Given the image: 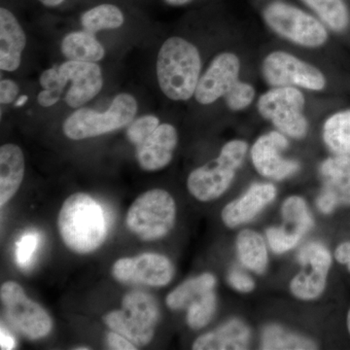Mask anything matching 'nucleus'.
Returning a JSON list of instances; mask_svg holds the SVG:
<instances>
[{"mask_svg": "<svg viewBox=\"0 0 350 350\" xmlns=\"http://www.w3.org/2000/svg\"><path fill=\"white\" fill-rule=\"evenodd\" d=\"M172 262L163 255L145 253L133 258H122L113 265L112 275L122 283H135L152 287L169 284L174 278Z\"/></svg>", "mask_w": 350, "mask_h": 350, "instance_id": "obj_12", "label": "nucleus"}, {"mask_svg": "<svg viewBox=\"0 0 350 350\" xmlns=\"http://www.w3.org/2000/svg\"><path fill=\"white\" fill-rule=\"evenodd\" d=\"M265 80L271 87H301L321 91L326 78L319 68L282 51L271 53L262 64Z\"/></svg>", "mask_w": 350, "mask_h": 350, "instance_id": "obj_10", "label": "nucleus"}, {"mask_svg": "<svg viewBox=\"0 0 350 350\" xmlns=\"http://www.w3.org/2000/svg\"><path fill=\"white\" fill-rule=\"evenodd\" d=\"M241 62L232 53H222L211 62L204 75L200 78L195 98L200 105L215 103L225 96L239 81Z\"/></svg>", "mask_w": 350, "mask_h": 350, "instance_id": "obj_15", "label": "nucleus"}, {"mask_svg": "<svg viewBox=\"0 0 350 350\" xmlns=\"http://www.w3.org/2000/svg\"><path fill=\"white\" fill-rule=\"evenodd\" d=\"M176 206L174 198L163 189H153L140 195L126 214L129 230L144 241L167 236L174 228Z\"/></svg>", "mask_w": 350, "mask_h": 350, "instance_id": "obj_4", "label": "nucleus"}, {"mask_svg": "<svg viewBox=\"0 0 350 350\" xmlns=\"http://www.w3.org/2000/svg\"><path fill=\"white\" fill-rule=\"evenodd\" d=\"M323 139L335 155L350 157V110L335 113L327 119Z\"/></svg>", "mask_w": 350, "mask_h": 350, "instance_id": "obj_25", "label": "nucleus"}, {"mask_svg": "<svg viewBox=\"0 0 350 350\" xmlns=\"http://www.w3.org/2000/svg\"><path fill=\"white\" fill-rule=\"evenodd\" d=\"M137 103L133 96L120 94L105 113L81 108L73 112L64 123L66 137L73 140L98 137L128 126L135 119Z\"/></svg>", "mask_w": 350, "mask_h": 350, "instance_id": "obj_7", "label": "nucleus"}, {"mask_svg": "<svg viewBox=\"0 0 350 350\" xmlns=\"http://www.w3.org/2000/svg\"><path fill=\"white\" fill-rule=\"evenodd\" d=\"M305 103L303 94L296 88H273L260 96L258 111L283 135L300 139L308 129L304 115Z\"/></svg>", "mask_w": 350, "mask_h": 350, "instance_id": "obj_8", "label": "nucleus"}, {"mask_svg": "<svg viewBox=\"0 0 350 350\" xmlns=\"http://www.w3.org/2000/svg\"><path fill=\"white\" fill-rule=\"evenodd\" d=\"M266 234L271 250L278 254H282L292 250L301 241L299 237L289 234L282 227L269 228L267 230Z\"/></svg>", "mask_w": 350, "mask_h": 350, "instance_id": "obj_34", "label": "nucleus"}, {"mask_svg": "<svg viewBox=\"0 0 350 350\" xmlns=\"http://www.w3.org/2000/svg\"><path fill=\"white\" fill-rule=\"evenodd\" d=\"M27 44L15 16L5 8L0 9V68L14 71L20 66L22 53Z\"/></svg>", "mask_w": 350, "mask_h": 350, "instance_id": "obj_19", "label": "nucleus"}, {"mask_svg": "<svg viewBox=\"0 0 350 350\" xmlns=\"http://www.w3.org/2000/svg\"><path fill=\"white\" fill-rule=\"evenodd\" d=\"M62 52L68 61L96 63L105 57V48L90 31L71 32L64 38Z\"/></svg>", "mask_w": 350, "mask_h": 350, "instance_id": "obj_22", "label": "nucleus"}, {"mask_svg": "<svg viewBox=\"0 0 350 350\" xmlns=\"http://www.w3.org/2000/svg\"><path fill=\"white\" fill-rule=\"evenodd\" d=\"M165 1L172 6H182L190 3L193 0H165Z\"/></svg>", "mask_w": 350, "mask_h": 350, "instance_id": "obj_41", "label": "nucleus"}, {"mask_svg": "<svg viewBox=\"0 0 350 350\" xmlns=\"http://www.w3.org/2000/svg\"><path fill=\"white\" fill-rule=\"evenodd\" d=\"M39 241H40V237L36 232H27L18 241L16 257L21 268H27L31 264L34 253L38 250Z\"/></svg>", "mask_w": 350, "mask_h": 350, "instance_id": "obj_33", "label": "nucleus"}, {"mask_svg": "<svg viewBox=\"0 0 350 350\" xmlns=\"http://www.w3.org/2000/svg\"><path fill=\"white\" fill-rule=\"evenodd\" d=\"M228 282L232 288L243 293H250L255 288V283L252 278L237 269H234L229 273Z\"/></svg>", "mask_w": 350, "mask_h": 350, "instance_id": "obj_36", "label": "nucleus"}, {"mask_svg": "<svg viewBox=\"0 0 350 350\" xmlns=\"http://www.w3.org/2000/svg\"><path fill=\"white\" fill-rule=\"evenodd\" d=\"M298 261L301 271L292 280L290 290L300 300H315L325 289L332 265L330 252L323 244L308 243L299 252Z\"/></svg>", "mask_w": 350, "mask_h": 350, "instance_id": "obj_11", "label": "nucleus"}, {"mask_svg": "<svg viewBox=\"0 0 350 350\" xmlns=\"http://www.w3.org/2000/svg\"><path fill=\"white\" fill-rule=\"evenodd\" d=\"M0 298L7 319L29 340L49 335L53 321L48 312L25 295L19 283L6 282L0 288Z\"/></svg>", "mask_w": 350, "mask_h": 350, "instance_id": "obj_9", "label": "nucleus"}, {"mask_svg": "<svg viewBox=\"0 0 350 350\" xmlns=\"http://www.w3.org/2000/svg\"><path fill=\"white\" fill-rule=\"evenodd\" d=\"M75 349L84 350V349H89V347H75Z\"/></svg>", "mask_w": 350, "mask_h": 350, "instance_id": "obj_45", "label": "nucleus"}, {"mask_svg": "<svg viewBox=\"0 0 350 350\" xmlns=\"http://www.w3.org/2000/svg\"><path fill=\"white\" fill-rule=\"evenodd\" d=\"M40 84L43 90L51 92L57 98H61L64 86L59 79V69L53 68L44 71L40 77Z\"/></svg>", "mask_w": 350, "mask_h": 350, "instance_id": "obj_35", "label": "nucleus"}, {"mask_svg": "<svg viewBox=\"0 0 350 350\" xmlns=\"http://www.w3.org/2000/svg\"><path fill=\"white\" fill-rule=\"evenodd\" d=\"M288 145L287 138L280 131H271L258 138L251 149V160L257 172L273 180H282L298 172V162L282 156Z\"/></svg>", "mask_w": 350, "mask_h": 350, "instance_id": "obj_13", "label": "nucleus"}, {"mask_svg": "<svg viewBox=\"0 0 350 350\" xmlns=\"http://www.w3.org/2000/svg\"><path fill=\"white\" fill-rule=\"evenodd\" d=\"M250 330L241 320L232 319L195 340L194 350H241L250 345Z\"/></svg>", "mask_w": 350, "mask_h": 350, "instance_id": "obj_20", "label": "nucleus"}, {"mask_svg": "<svg viewBox=\"0 0 350 350\" xmlns=\"http://www.w3.org/2000/svg\"><path fill=\"white\" fill-rule=\"evenodd\" d=\"M107 344L110 349L114 350H135L137 345L131 342L130 340L122 336L117 332L112 331L107 334Z\"/></svg>", "mask_w": 350, "mask_h": 350, "instance_id": "obj_37", "label": "nucleus"}, {"mask_svg": "<svg viewBox=\"0 0 350 350\" xmlns=\"http://www.w3.org/2000/svg\"><path fill=\"white\" fill-rule=\"evenodd\" d=\"M27 100H29V96H21L19 100L16 101L15 107H23V105H24L25 103H27Z\"/></svg>", "mask_w": 350, "mask_h": 350, "instance_id": "obj_43", "label": "nucleus"}, {"mask_svg": "<svg viewBox=\"0 0 350 350\" xmlns=\"http://www.w3.org/2000/svg\"><path fill=\"white\" fill-rule=\"evenodd\" d=\"M124 15L118 7L112 4H101L83 14L81 24L85 31L94 32L121 27Z\"/></svg>", "mask_w": 350, "mask_h": 350, "instance_id": "obj_28", "label": "nucleus"}, {"mask_svg": "<svg viewBox=\"0 0 350 350\" xmlns=\"http://www.w3.org/2000/svg\"><path fill=\"white\" fill-rule=\"evenodd\" d=\"M239 261L245 268L256 273H262L268 266V250L264 239L258 232L244 230L236 241Z\"/></svg>", "mask_w": 350, "mask_h": 350, "instance_id": "obj_23", "label": "nucleus"}, {"mask_svg": "<svg viewBox=\"0 0 350 350\" xmlns=\"http://www.w3.org/2000/svg\"><path fill=\"white\" fill-rule=\"evenodd\" d=\"M282 213L284 226H294L295 229L303 236L312 229V216L303 198L297 196L288 198L283 202Z\"/></svg>", "mask_w": 350, "mask_h": 350, "instance_id": "obj_29", "label": "nucleus"}, {"mask_svg": "<svg viewBox=\"0 0 350 350\" xmlns=\"http://www.w3.org/2000/svg\"><path fill=\"white\" fill-rule=\"evenodd\" d=\"M323 189L317 204L321 213L329 214L338 206H350V157L327 159L320 165Z\"/></svg>", "mask_w": 350, "mask_h": 350, "instance_id": "obj_14", "label": "nucleus"}, {"mask_svg": "<svg viewBox=\"0 0 350 350\" xmlns=\"http://www.w3.org/2000/svg\"><path fill=\"white\" fill-rule=\"evenodd\" d=\"M19 94V87L12 80H1L0 83V101L2 105L13 103Z\"/></svg>", "mask_w": 350, "mask_h": 350, "instance_id": "obj_38", "label": "nucleus"}, {"mask_svg": "<svg viewBox=\"0 0 350 350\" xmlns=\"http://www.w3.org/2000/svg\"><path fill=\"white\" fill-rule=\"evenodd\" d=\"M347 327H349V331L350 334V310L349 312V314H347Z\"/></svg>", "mask_w": 350, "mask_h": 350, "instance_id": "obj_44", "label": "nucleus"}, {"mask_svg": "<svg viewBox=\"0 0 350 350\" xmlns=\"http://www.w3.org/2000/svg\"><path fill=\"white\" fill-rule=\"evenodd\" d=\"M216 278L211 273H202L194 278L186 280L167 295V306L170 310H180L187 308L192 301L215 287Z\"/></svg>", "mask_w": 350, "mask_h": 350, "instance_id": "obj_24", "label": "nucleus"}, {"mask_svg": "<svg viewBox=\"0 0 350 350\" xmlns=\"http://www.w3.org/2000/svg\"><path fill=\"white\" fill-rule=\"evenodd\" d=\"M261 349H315L317 345L308 338L284 330L280 326L269 325L262 334Z\"/></svg>", "mask_w": 350, "mask_h": 350, "instance_id": "obj_27", "label": "nucleus"}, {"mask_svg": "<svg viewBox=\"0 0 350 350\" xmlns=\"http://www.w3.org/2000/svg\"><path fill=\"white\" fill-rule=\"evenodd\" d=\"M262 16L271 31L304 47H320L328 39L319 20L284 0H269L262 7Z\"/></svg>", "mask_w": 350, "mask_h": 350, "instance_id": "obj_5", "label": "nucleus"}, {"mask_svg": "<svg viewBox=\"0 0 350 350\" xmlns=\"http://www.w3.org/2000/svg\"><path fill=\"white\" fill-rule=\"evenodd\" d=\"M159 126H160V122L153 115L140 117L135 121L131 122L128 131H126V137L131 144L137 146L138 144L146 139Z\"/></svg>", "mask_w": 350, "mask_h": 350, "instance_id": "obj_32", "label": "nucleus"}, {"mask_svg": "<svg viewBox=\"0 0 350 350\" xmlns=\"http://www.w3.org/2000/svg\"><path fill=\"white\" fill-rule=\"evenodd\" d=\"M123 310L105 315V324L135 345L150 344L160 317L158 303L150 294L131 291L122 301Z\"/></svg>", "mask_w": 350, "mask_h": 350, "instance_id": "obj_6", "label": "nucleus"}, {"mask_svg": "<svg viewBox=\"0 0 350 350\" xmlns=\"http://www.w3.org/2000/svg\"><path fill=\"white\" fill-rule=\"evenodd\" d=\"M333 31L342 32L349 27L350 14L345 0H301Z\"/></svg>", "mask_w": 350, "mask_h": 350, "instance_id": "obj_26", "label": "nucleus"}, {"mask_svg": "<svg viewBox=\"0 0 350 350\" xmlns=\"http://www.w3.org/2000/svg\"><path fill=\"white\" fill-rule=\"evenodd\" d=\"M57 228L64 244L73 252L88 254L105 243L107 227L100 204L84 193L64 200L57 217Z\"/></svg>", "mask_w": 350, "mask_h": 350, "instance_id": "obj_1", "label": "nucleus"}, {"mask_svg": "<svg viewBox=\"0 0 350 350\" xmlns=\"http://www.w3.org/2000/svg\"><path fill=\"white\" fill-rule=\"evenodd\" d=\"M335 257L340 264L347 265L350 271V243H345L338 246Z\"/></svg>", "mask_w": 350, "mask_h": 350, "instance_id": "obj_39", "label": "nucleus"}, {"mask_svg": "<svg viewBox=\"0 0 350 350\" xmlns=\"http://www.w3.org/2000/svg\"><path fill=\"white\" fill-rule=\"evenodd\" d=\"M41 3L44 4V5L54 7L59 5V4L63 3L64 0H39Z\"/></svg>", "mask_w": 350, "mask_h": 350, "instance_id": "obj_42", "label": "nucleus"}, {"mask_svg": "<svg viewBox=\"0 0 350 350\" xmlns=\"http://www.w3.org/2000/svg\"><path fill=\"white\" fill-rule=\"evenodd\" d=\"M186 310L189 327L194 330L204 328L213 319L215 312L216 296L213 290L196 299Z\"/></svg>", "mask_w": 350, "mask_h": 350, "instance_id": "obj_30", "label": "nucleus"}, {"mask_svg": "<svg viewBox=\"0 0 350 350\" xmlns=\"http://www.w3.org/2000/svg\"><path fill=\"white\" fill-rule=\"evenodd\" d=\"M247 149L248 145L243 140L226 144L216 160L191 172L187 181L189 192L200 202L218 199L231 185Z\"/></svg>", "mask_w": 350, "mask_h": 350, "instance_id": "obj_3", "label": "nucleus"}, {"mask_svg": "<svg viewBox=\"0 0 350 350\" xmlns=\"http://www.w3.org/2000/svg\"><path fill=\"white\" fill-rule=\"evenodd\" d=\"M224 98L230 109L232 111H241L252 103L255 98V89L248 83L238 81Z\"/></svg>", "mask_w": 350, "mask_h": 350, "instance_id": "obj_31", "label": "nucleus"}, {"mask_svg": "<svg viewBox=\"0 0 350 350\" xmlns=\"http://www.w3.org/2000/svg\"><path fill=\"white\" fill-rule=\"evenodd\" d=\"M176 129L170 124H162L142 144L135 146V156L140 167L147 172H156L172 162L176 148Z\"/></svg>", "mask_w": 350, "mask_h": 350, "instance_id": "obj_17", "label": "nucleus"}, {"mask_svg": "<svg viewBox=\"0 0 350 350\" xmlns=\"http://www.w3.org/2000/svg\"><path fill=\"white\" fill-rule=\"evenodd\" d=\"M25 156L17 145L0 148V206H3L19 190L25 175Z\"/></svg>", "mask_w": 350, "mask_h": 350, "instance_id": "obj_21", "label": "nucleus"}, {"mask_svg": "<svg viewBox=\"0 0 350 350\" xmlns=\"http://www.w3.org/2000/svg\"><path fill=\"white\" fill-rule=\"evenodd\" d=\"M202 61L192 43L180 38L167 39L157 61V76L163 93L172 100H188L195 96Z\"/></svg>", "mask_w": 350, "mask_h": 350, "instance_id": "obj_2", "label": "nucleus"}, {"mask_svg": "<svg viewBox=\"0 0 350 350\" xmlns=\"http://www.w3.org/2000/svg\"><path fill=\"white\" fill-rule=\"evenodd\" d=\"M276 197L273 184H253L245 194L232 200L223 209L221 217L228 228H236L252 220Z\"/></svg>", "mask_w": 350, "mask_h": 350, "instance_id": "obj_18", "label": "nucleus"}, {"mask_svg": "<svg viewBox=\"0 0 350 350\" xmlns=\"http://www.w3.org/2000/svg\"><path fill=\"white\" fill-rule=\"evenodd\" d=\"M0 336H1V338H0L1 349H13L15 347V342H14L12 336L7 332L5 328H3V326H1Z\"/></svg>", "mask_w": 350, "mask_h": 350, "instance_id": "obj_40", "label": "nucleus"}, {"mask_svg": "<svg viewBox=\"0 0 350 350\" xmlns=\"http://www.w3.org/2000/svg\"><path fill=\"white\" fill-rule=\"evenodd\" d=\"M64 87L71 83L64 96L66 105L72 108L82 107L98 96L103 86L100 68L94 63L68 61L57 68Z\"/></svg>", "mask_w": 350, "mask_h": 350, "instance_id": "obj_16", "label": "nucleus"}]
</instances>
